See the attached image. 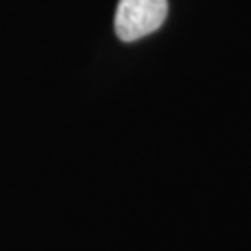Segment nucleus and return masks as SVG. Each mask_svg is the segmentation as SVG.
Instances as JSON below:
<instances>
[{
    "mask_svg": "<svg viewBox=\"0 0 251 251\" xmlns=\"http://www.w3.org/2000/svg\"><path fill=\"white\" fill-rule=\"evenodd\" d=\"M168 17V0H119L116 9V34L121 41H136L152 34Z\"/></svg>",
    "mask_w": 251,
    "mask_h": 251,
    "instance_id": "f257e3e1",
    "label": "nucleus"
}]
</instances>
